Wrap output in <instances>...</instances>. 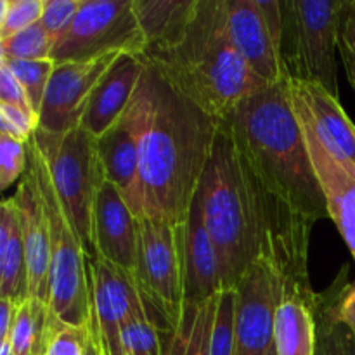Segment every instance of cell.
<instances>
[{
	"label": "cell",
	"instance_id": "42",
	"mask_svg": "<svg viewBox=\"0 0 355 355\" xmlns=\"http://www.w3.org/2000/svg\"><path fill=\"white\" fill-rule=\"evenodd\" d=\"M269 355H277V354H276V349H272V352H270Z\"/></svg>",
	"mask_w": 355,
	"mask_h": 355
},
{
	"label": "cell",
	"instance_id": "27",
	"mask_svg": "<svg viewBox=\"0 0 355 355\" xmlns=\"http://www.w3.org/2000/svg\"><path fill=\"white\" fill-rule=\"evenodd\" d=\"M17 78V82L23 87L24 94L28 97L31 110L35 113H40L42 103H44L47 85L51 82V76L54 73L55 61L51 58L45 59H31V61H14V59H2Z\"/></svg>",
	"mask_w": 355,
	"mask_h": 355
},
{
	"label": "cell",
	"instance_id": "5",
	"mask_svg": "<svg viewBox=\"0 0 355 355\" xmlns=\"http://www.w3.org/2000/svg\"><path fill=\"white\" fill-rule=\"evenodd\" d=\"M350 2L345 0H283V61L286 75L318 83L336 99L342 26Z\"/></svg>",
	"mask_w": 355,
	"mask_h": 355
},
{
	"label": "cell",
	"instance_id": "38",
	"mask_svg": "<svg viewBox=\"0 0 355 355\" xmlns=\"http://www.w3.org/2000/svg\"><path fill=\"white\" fill-rule=\"evenodd\" d=\"M340 45L345 47L347 51L355 58V9L350 2L349 10H347L345 21L342 26V38H340Z\"/></svg>",
	"mask_w": 355,
	"mask_h": 355
},
{
	"label": "cell",
	"instance_id": "3",
	"mask_svg": "<svg viewBox=\"0 0 355 355\" xmlns=\"http://www.w3.org/2000/svg\"><path fill=\"white\" fill-rule=\"evenodd\" d=\"M142 58L170 87L217 120L231 118L248 97L269 87L232 44L225 0H198L186 28Z\"/></svg>",
	"mask_w": 355,
	"mask_h": 355
},
{
	"label": "cell",
	"instance_id": "28",
	"mask_svg": "<svg viewBox=\"0 0 355 355\" xmlns=\"http://www.w3.org/2000/svg\"><path fill=\"white\" fill-rule=\"evenodd\" d=\"M54 44L45 31L44 24L37 23L19 33L0 40V58L14 61H31V59L51 58Z\"/></svg>",
	"mask_w": 355,
	"mask_h": 355
},
{
	"label": "cell",
	"instance_id": "39",
	"mask_svg": "<svg viewBox=\"0 0 355 355\" xmlns=\"http://www.w3.org/2000/svg\"><path fill=\"white\" fill-rule=\"evenodd\" d=\"M340 54H342V61H343V66H345V71H347V76H349V82H350V85H352V89L355 92V58L352 54H350L349 51H347L345 47H342V45H340Z\"/></svg>",
	"mask_w": 355,
	"mask_h": 355
},
{
	"label": "cell",
	"instance_id": "14",
	"mask_svg": "<svg viewBox=\"0 0 355 355\" xmlns=\"http://www.w3.org/2000/svg\"><path fill=\"white\" fill-rule=\"evenodd\" d=\"M92 318L106 355H123L121 326L142 304L134 279L106 260H89Z\"/></svg>",
	"mask_w": 355,
	"mask_h": 355
},
{
	"label": "cell",
	"instance_id": "36",
	"mask_svg": "<svg viewBox=\"0 0 355 355\" xmlns=\"http://www.w3.org/2000/svg\"><path fill=\"white\" fill-rule=\"evenodd\" d=\"M21 305L7 298H0V340L9 338V333L12 329L14 321H16L17 311Z\"/></svg>",
	"mask_w": 355,
	"mask_h": 355
},
{
	"label": "cell",
	"instance_id": "35",
	"mask_svg": "<svg viewBox=\"0 0 355 355\" xmlns=\"http://www.w3.org/2000/svg\"><path fill=\"white\" fill-rule=\"evenodd\" d=\"M0 103L12 104V106L23 107V110L35 113L31 110L30 103H28V97L24 94L23 87H21L14 73L10 71V68L3 61H0Z\"/></svg>",
	"mask_w": 355,
	"mask_h": 355
},
{
	"label": "cell",
	"instance_id": "21",
	"mask_svg": "<svg viewBox=\"0 0 355 355\" xmlns=\"http://www.w3.org/2000/svg\"><path fill=\"white\" fill-rule=\"evenodd\" d=\"M302 297L281 300L274 324V349L277 355H314L318 340L315 304Z\"/></svg>",
	"mask_w": 355,
	"mask_h": 355
},
{
	"label": "cell",
	"instance_id": "13",
	"mask_svg": "<svg viewBox=\"0 0 355 355\" xmlns=\"http://www.w3.org/2000/svg\"><path fill=\"white\" fill-rule=\"evenodd\" d=\"M139 218L110 180L97 193L92 215V239L96 257L113 263L130 276L137 272Z\"/></svg>",
	"mask_w": 355,
	"mask_h": 355
},
{
	"label": "cell",
	"instance_id": "31",
	"mask_svg": "<svg viewBox=\"0 0 355 355\" xmlns=\"http://www.w3.org/2000/svg\"><path fill=\"white\" fill-rule=\"evenodd\" d=\"M28 168V144L0 134V187L6 191L23 179Z\"/></svg>",
	"mask_w": 355,
	"mask_h": 355
},
{
	"label": "cell",
	"instance_id": "7",
	"mask_svg": "<svg viewBox=\"0 0 355 355\" xmlns=\"http://www.w3.org/2000/svg\"><path fill=\"white\" fill-rule=\"evenodd\" d=\"M137 286L146 314L172 342L184 314V236L186 224L139 218Z\"/></svg>",
	"mask_w": 355,
	"mask_h": 355
},
{
	"label": "cell",
	"instance_id": "20",
	"mask_svg": "<svg viewBox=\"0 0 355 355\" xmlns=\"http://www.w3.org/2000/svg\"><path fill=\"white\" fill-rule=\"evenodd\" d=\"M0 298L23 305L30 298L26 253L14 196L0 207Z\"/></svg>",
	"mask_w": 355,
	"mask_h": 355
},
{
	"label": "cell",
	"instance_id": "40",
	"mask_svg": "<svg viewBox=\"0 0 355 355\" xmlns=\"http://www.w3.org/2000/svg\"><path fill=\"white\" fill-rule=\"evenodd\" d=\"M85 355H104L103 352V343H101L99 338V331H97L96 321H94V336L89 343V349H87Z\"/></svg>",
	"mask_w": 355,
	"mask_h": 355
},
{
	"label": "cell",
	"instance_id": "29",
	"mask_svg": "<svg viewBox=\"0 0 355 355\" xmlns=\"http://www.w3.org/2000/svg\"><path fill=\"white\" fill-rule=\"evenodd\" d=\"M236 290L222 291L217 300L210 355H234L236 345Z\"/></svg>",
	"mask_w": 355,
	"mask_h": 355
},
{
	"label": "cell",
	"instance_id": "30",
	"mask_svg": "<svg viewBox=\"0 0 355 355\" xmlns=\"http://www.w3.org/2000/svg\"><path fill=\"white\" fill-rule=\"evenodd\" d=\"M44 9L45 0H2L0 2V40L40 23Z\"/></svg>",
	"mask_w": 355,
	"mask_h": 355
},
{
	"label": "cell",
	"instance_id": "18",
	"mask_svg": "<svg viewBox=\"0 0 355 355\" xmlns=\"http://www.w3.org/2000/svg\"><path fill=\"white\" fill-rule=\"evenodd\" d=\"M146 69L142 55L121 54L92 90L80 127L96 139L110 130L134 99Z\"/></svg>",
	"mask_w": 355,
	"mask_h": 355
},
{
	"label": "cell",
	"instance_id": "34",
	"mask_svg": "<svg viewBox=\"0 0 355 355\" xmlns=\"http://www.w3.org/2000/svg\"><path fill=\"white\" fill-rule=\"evenodd\" d=\"M80 6L82 0H45L42 24L51 37L52 44H58L59 38L69 30Z\"/></svg>",
	"mask_w": 355,
	"mask_h": 355
},
{
	"label": "cell",
	"instance_id": "37",
	"mask_svg": "<svg viewBox=\"0 0 355 355\" xmlns=\"http://www.w3.org/2000/svg\"><path fill=\"white\" fill-rule=\"evenodd\" d=\"M338 318L355 335V284L347 290L338 305Z\"/></svg>",
	"mask_w": 355,
	"mask_h": 355
},
{
	"label": "cell",
	"instance_id": "10",
	"mask_svg": "<svg viewBox=\"0 0 355 355\" xmlns=\"http://www.w3.org/2000/svg\"><path fill=\"white\" fill-rule=\"evenodd\" d=\"M231 40L246 64L267 85L286 78L283 10L276 0H225Z\"/></svg>",
	"mask_w": 355,
	"mask_h": 355
},
{
	"label": "cell",
	"instance_id": "11",
	"mask_svg": "<svg viewBox=\"0 0 355 355\" xmlns=\"http://www.w3.org/2000/svg\"><path fill=\"white\" fill-rule=\"evenodd\" d=\"M284 286L279 274L257 260L236 286L234 355H269L274 349V324Z\"/></svg>",
	"mask_w": 355,
	"mask_h": 355
},
{
	"label": "cell",
	"instance_id": "16",
	"mask_svg": "<svg viewBox=\"0 0 355 355\" xmlns=\"http://www.w3.org/2000/svg\"><path fill=\"white\" fill-rule=\"evenodd\" d=\"M309 155L324 191L329 218L335 222L355 260V165L336 158L319 141L305 121L298 118Z\"/></svg>",
	"mask_w": 355,
	"mask_h": 355
},
{
	"label": "cell",
	"instance_id": "9",
	"mask_svg": "<svg viewBox=\"0 0 355 355\" xmlns=\"http://www.w3.org/2000/svg\"><path fill=\"white\" fill-rule=\"evenodd\" d=\"M151 103V68L146 69L134 99L120 120L99 139L97 155L106 180L116 186L137 218H142L141 137Z\"/></svg>",
	"mask_w": 355,
	"mask_h": 355
},
{
	"label": "cell",
	"instance_id": "25",
	"mask_svg": "<svg viewBox=\"0 0 355 355\" xmlns=\"http://www.w3.org/2000/svg\"><path fill=\"white\" fill-rule=\"evenodd\" d=\"M218 295L200 305H186L166 355H210Z\"/></svg>",
	"mask_w": 355,
	"mask_h": 355
},
{
	"label": "cell",
	"instance_id": "2",
	"mask_svg": "<svg viewBox=\"0 0 355 355\" xmlns=\"http://www.w3.org/2000/svg\"><path fill=\"white\" fill-rule=\"evenodd\" d=\"M227 123L270 196L312 229L329 218L324 191L291 104L288 76L248 97Z\"/></svg>",
	"mask_w": 355,
	"mask_h": 355
},
{
	"label": "cell",
	"instance_id": "15",
	"mask_svg": "<svg viewBox=\"0 0 355 355\" xmlns=\"http://www.w3.org/2000/svg\"><path fill=\"white\" fill-rule=\"evenodd\" d=\"M288 90L297 116L312 128L322 146L336 158L355 165V125L340 101L318 83L290 76Z\"/></svg>",
	"mask_w": 355,
	"mask_h": 355
},
{
	"label": "cell",
	"instance_id": "44",
	"mask_svg": "<svg viewBox=\"0 0 355 355\" xmlns=\"http://www.w3.org/2000/svg\"><path fill=\"white\" fill-rule=\"evenodd\" d=\"M103 352H104V350H103ZM104 355H106V354H104Z\"/></svg>",
	"mask_w": 355,
	"mask_h": 355
},
{
	"label": "cell",
	"instance_id": "26",
	"mask_svg": "<svg viewBox=\"0 0 355 355\" xmlns=\"http://www.w3.org/2000/svg\"><path fill=\"white\" fill-rule=\"evenodd\" d=\"M123 355H166L163 335L146 314L144 304L134 309L121 326Z\"/></svg>",
	"mask_w": 355,
	"mask_h": 355
},
{
	"label": "cell",
	"instance_id": "6",
	"mask_svg": "<svg viewBox=\"0 0 355 355\" xmlns=\"http://www.w3.org/2000/svg\"><path fill=\"white\" fill-rule=\"evenodd\" d=\"M40 149L58 196L68 214L89 260L96 259L92 239V215L97 193L106 182L97 155L96 137L83 127L62 135L37 128L31 137Z\"/></svg>",
	"mask_w": 355,
	"mask_h": 355
},
{
	"label": "cell",
	"instance_id": "19",
	"mask_svg": "<svg viewBox=\"0 0 355 355\" xmlns=\"http://www.w3.org/2000/svg\"><path fill=\"white\" fill-rule=\"evenodd\" d=\"M222 293L220 263L207 224L200 193L186 222L184 236V307L200 305Z\"/></svg>",
	"mask_w": 355,
	"mask_h": 355
},
{
	"label": "cell",
	"instance_id": "23",
	"mask_svg": "<svg viewBox=\"0 0 355 355\" xmlns=\"http://www.w3.org/2000/svg\"><path fill=\"white\" fill-rule=\"evenodd\" d=\"M61 322L47 302L28 298L17 311L9 333L14 355H45Z\"/></svg>",
	"mask_w": 355,
	"mask_h": 355
},
{
	"label": "cell",
	"instance_id": "32",
	"mask_svg": "<svg viewBox=\"0 0 355 355\" xmlns=\"http://www.w3.org/2000/svg\"><path fill=\"white\" fill-rule=\"evenodd\" d=\"M94 336V318L89 326H69L61 322L45 355H85Z\"/></svg>",
	"mask_w": 355,
	"mask_h": 355
},
{
	"label": "cell",
	"instance_id": "33",
	"mask_svg": "<svg viewBox=\"0 0 355 355\" xmlns=\"http://www.w3.org/2000/svg\"><path fill=\"white\" fill-rule=\"evenodd\" d=\"M37 128L38 114L12 106V104L0 103V134L28 144Z\"/></svg>",
	"mask_w": 355,
	"mask_h": 355
},
{
	"label": "cell",
	"instance_id": "22",
	"mask_svg": "<svg viewBox=\"0 0 355 355\" xmlns=\"http://www.w3.org/2000/svg\"><path fill=\"white\" fill-rule=\"evenodd\" d=\"M134 6L148 51L168 44L186 28L196 10L198 0H134Z\"/></svg>",
	"mask_w": 355,
	"mask_h": 355
},
{
	"label": "cell",
	"instance_id": "24",
	"mask_svg": "<svg viewBox=\"0 0 355 355\" xmlns=\"http://www.w3.org/2000/svg\"><path fill=\"white\" fill-rule=\"evenodd\" d=\"M349 288L350 284L340 276L335 286L319 295L315 304L318 340L314 355H355V335L338 318L340 300Z\"/></svg>",
	"mask_w": 355,
	"mask_h": 355
},
{
	"label": "cell",
	"instance_id": "1",
	"mask_svg": "<svg viewBox=\"0 0 355 355\" xmlns=\"http://www.w3.org/2000/svg\"><path fill=\"white\" fill-rule=\"evenodd\" d=\"M151 68V103L141 137L142 218L182 225L214 153L220 121Z\"/></svg>",
	"mask_w": 355,
	"mask_h": 355
},
{
	"label": "cell",
	"instance_id": "12",
	"mask_svg": "<svg viewBox=\"0 0 355 355\" xmlns=\"http://www.w3.org/2000/svg\"><path fill=\"white\" fill-rule=\"evenodd\" d=\"M120 55L116 52L90 61L55 62L38 113V128L55 135L78 128L92 90Z\"/></svg>",
	"mask_w": 355,
	"mask_h": 355
},
{
	"label": "cell",
	"instance_id": "8",
	"mask_svg": "<svg viewBox=\"0 0 355 355\" xmlns=\"http://www.w3.org/2000/svg\"><path fill=\"white\" fill-rule=\"evenodd\" d=\"M146 47L134 0H82L69 30L52 49L51 59L90 61L116 52L144 55Z\"/></svg>",
	"mask_w": 355,
	"mask_h": 355
},
{
	"label": "cell",
	"instance_id": "17",
	"mask_svg": "<svg viewBox=\"0 0 355 355\" xmlns=\"http://www.w3.org/2000/svg\"><path fill=\"white\" fill-rule=\"evenodd\" d=\"M14 201H16L17 215H19L21 236H23L24 253H26L30 298H37L49 304V298H51L49 225L30 168H26L23 179L17 184Z\"/></svg>",
	"mask_w": 355,
	"mask_h": 355
},
{
	"label": "cell",
	"instance_id": "4",
	"mask_svg": "<svg viewBox=\"0 0 355 355\" xmlns=\"http://www.w3.org/2000/svg\"><path fill=\"white\" fill-rule=\"evenodd\" d=\"M28 168L33 173L49 225L51 311L64 324L89 326L92 322L89 257L59 200L47 163L33 141L28 142Z\"/></svg>",
	"mask_w": 355,
	"mask_h": 355
},
{
	"label": "cell",
	"instance_id": "43",
	"mask_svg": "<svg viewBox=\"0 0 355 355\" xmlns=\"http://www.w3.org/2000/svg\"><path fill=\"white\" fill-rule=\"evenodd\" d=\"M352 6H354V9H355V2H352Z\"/></svg>",
	"mask_w": 355,
	"mask_h": 355
},
{
	"label": "cell",
	"instance_id": "41",
	"mask_svg": "<svg viewBox=\"0 0 355 355\" xmlns=\"http://www.w3.org/2000/svg\"><path fill=\"white\" fill-rule=\"evenodd\" d=\"M0 355H14L12 345H10L9 338L0 340Z\"/></svg>",
	"mask_w": 355,
	"mask_h": 355
}]
</instances>
